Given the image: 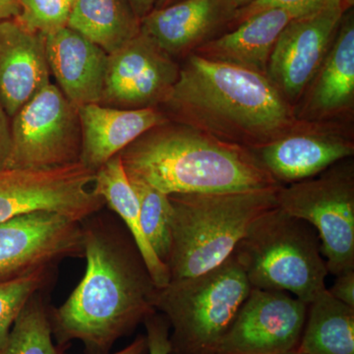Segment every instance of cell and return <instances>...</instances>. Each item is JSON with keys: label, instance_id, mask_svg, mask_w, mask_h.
<instances>
[{"label": "cell", "instance_id": "6da1fadb", "mask_svg": "<svg viewBox=\"0 0 354 354\" xmlns=\"http://www.w3.org/2000/svg\"><path fill=\"white\" fill-rule=\"evenodd\" d=\"M95 215L82 221L85 274L64 304L50 308V321L59 348L79 341L88 354H108L157 311L158 288L131 235Z\"/></svg>", "mask_w": 354, "mask_h": 354}, {"label": "cell", "instance_id": "7a4b0ae2", "mask_svg": "<svg viewBox=\"0 0 354 354\" xmlns=\"http://www.w3.org/2000/svg\"><path fill=\"white\" fill-rule=\"evenodd\" d=\"M169 120L183 123L247 149L274 141L297 120L267 76L192 53L160 106Z\"/></svg>", "mask_w": 354, "mask_h": 354}, {"label": "cell", "instance_id": "3957f363", "mask_svg": "<svg viewBox=\"0 0 354 354\" xmlns=\"http://www.w3.org/2000/svg\"><path fill=\"white\" fill-rule=\"evenodd\" d=\"M118 155L128 177L167 195L279 188L252 150L167 120Z\"/></svg>", "mask_w": 354, "mask_h": 354}, {"label": "cell", "instance_id": "277c9868", "mask_svg": "<svg viewBox=\"0 0 354 354\" xmlns=\"http://www.w3.org/2000/svg\"><path fill=\"white\" fill-rule=\"evenodd\" d=\"M279 188L169 195L174 211L167 264L171 281L200 276L232 257L254 221L278 206Z\"/></svg>", "mask_w": 354, "mask_h": 354}, {"label": "cell", "instance_id": "5b68a950", "mask_svg": "<svg viewBox=\"0 0 354 354\" xmlns=\"http://www.w3.org/2000/svg\"><path fill=\"white\" fill-rule=\"evenodd\" d=\"M232 256L252 288L286 291L307 304L327 290L315 228L279 206L254 221Z\"/></svg>", "mask_w": 354, "mask_h": 354}, {"label": "cell", "instance_id": "8992f818", "mask_svg": "<svg viewBox=\"0 0 354 354\" xmlns=\"http://www.w3.org/2000/svg\"><path fill=\"white\" fill-rule=\"evenodd\" d=\"M251 290L232 255L212 271L158 288L155 309L171 326V354H213Z\"/></svg>", "mask_w": 354, "mask_h": 354}, {"label": "cell", "instance_id": "52a82bcc", "mask_svg": "<svg viewBox=\"0 0 354 354\" xmlns=\"http://www.w3.org/2000/svg\"><path fill=\"white\" fill-rule=\"evenodd\" d=\"M276 197L279 208L315 228L330 274L354 270L353 158L312 178L281 186Z\"/></svg>", "mask_w": 354, "mask_h": 354}, {"label": "cell", "instance_id": "ba28073f", "mask_svg": "<svg viewBox=\"0 0 354 354\" xmlns=\"http://www.w3.org/2000/svg\"><path fill=\"white\" fill-rule=\"evenodd\" d=\"M12 148L7 169H41L80 162L78 108L48 84L11 118Z\"/></svg>", "mask_w": 354, "mask_h": 354}, {"label": "cell", "instance_id": "9c48e42d", "mask_svg": "<svg viewBox=\"0 0 354 354\" xmlns=\"http://www.w3.org/2000/svg\"><path fill=\"white\" fill-rule=\"evenodd\" d=\"M95 172L82 162L41 169L0 171V223L36 211L83 221L104 208L93 191Z\"/></svg>", "mask_w": 354, "mask_h": 354}, {"label": "cell", "instance_id": "30bf717a", "mask_svg": "<svg viewBox=\"0 0 354 354\" xmlns=\"http://www.w3.org/2000/svg\"><path fill=\"white\" fill-rule=\"evenodd\" d=\"M67 258H84L82 221L50 211H36L0 223V283Z\"/></svg>", "mask_w": 354, "mask_h": 354}, {"label": "cell", "instance_id": "8fae6325", "mask_svg": "<svg viewBox=\"0 0 354 354\" xmlns=\"http://www.w3.org/2000/svg\"><path fill=\"white\" fill-rule=\"evenodd\" d=\"M308 304L286 291L252 288L213 354H281L297 349Z\"/></svg>", "mask_w": 354, "mask_h": 354}, {"label": "cell", "instance_id": "7c38bea8", "mask_svg": "<svg viewBox=\"0 0 354 354\" xmlns=\"http://www.w3.org/2000/svg\"><path fill=\"white\" fill-rule=\"evenodd\" d=\"M180 64L151 37L140 32L109 55L101 104L111 108H158L178 79Z\"/></svg>", "mask_w": 354, "mask_h": 354}, {"label": "cell", "instance_id": "4fadbf2b", "mask_svg": "<svg viewBox=\"0 0 354 354\" xmlns=\"http://www.w3.org/2000/svg\"><path fill=\"white\" fill-rule=\"evenodd\" d=\"M252 152L281 185L299 183L353 157V124L297 120L281 136Z\"/></svg>", "mask_w": 354, "mask_h": 354}, {"label": "cell", "instance_id": "5bb4252c", "mask_svg": "<svg viewBox=\"0 0 354 354\" xmlns=\"http://www.w3.org/2000/svg\"><path fill=\"white\" fill-rule=\"evenodd\" d=\"M351 7L344 1L333 2L300 16L286 26L274 44L267 76L293 108L318 71Z\"/></svg>", "mask_w": 354, "mask_h": 354}, {"label": "cell", "instance_id": "9a60e30c", "mask_svg": "<svg viewBox=\"0 0 354 354\" xmlns=\"http://www.w3.org/2000/svg\"><path fill=\"white\" fill-rule=\"evenodd\" d=\"M298 120L351 122L354 113V16L346 11L327 55L295 106Z\"/></svg>", "mask_w": 354, "mask_h": 354}, {"label": "cell", "instance_id": "2e32d148", "mask_svg": "<svg viewBox=\"0 0 354 354\" xmlns=\"http://www.w3.org/2000/svg\"><path fill=\"white\" fill-rule=\"evenodd\" d=\"M237 8L230 0H183L153 9L141 19V31L174 59L230 31Z\"/></svg>", "mask_w": 354, "mask_h": 354}, {"label": "cell", "instance_id": "e0dca14e", "mask_svg": "<svg viewBox=\"0 0 354 354\" xmlns=\"http://www.w3.org/2000/svg\"><path fill=\"white\" fill-rule=\"evenodd\" d=\"M46 36L19 21L0 22V102L12 118L50 83Z\"/></svg>", "mask_w": 354, "mask_h": 354}, {"label": "cell", "instance_id": "ac0fdd59", "mask_svg": "<svg viewBox=\"0 0 354 354\" xmlns=\"http://www.w3.org/2000/svg\"><path fill=\"white\" fill-rule=\"evenodd\" d=\"M318 9L320 8L268 9L247 18L230 31L203 44L194 53L211 62L232 65L267 76L272 51L286 26L300 16Z\"/></svg>", "mask_w": 354, "mask_h": 354}, {"label": "cell", "instance_id": "d6986e66", "mask_svg": "<svg viewBox=\"0 0 354 354\" xmlns=\"http://www.w3.org/2000/svg\"><path fill=\"white\" fill-rule=\"evenodd\" d=\"M50 73L77 108L101 104L109 55L68 27L46 36Z\"/></svg>", "mask_w": 354, "mask_h": 354}, {"label": "cell", "instance_id": "ffe728a7", "mask_svg": "<svg viewBox=\"0 0 354 354\" xmlns=\"http://www.w3.org/2000/svg\"><path fill=\"white\" fill-rule=\"evenodd\" d=\"M80 162L95 172L140 136L167 122L160 109H123L90 104L78 108Z\"/></svg>", "mask_w": 354, "mask_h": 354}, {"label": "cell", "instance_id": "44dd1931", "mask_svg": "<svg viewBox=\"0 0 354 354\" xmlns=\"http://www.w3.org/2000/svg\"><path fill=\"white\" fill-rule=\"evenodd\" d=\"M92 188L95 194L102 198L109 208L115 212L127 225L156 286L162 288L169 285V267L158 259L147 241L140 220L138 198L120 155L111 158L95 171Z\"/></svg>", "mask_w": 354, "mask_h": 354}, {"label": "cell", "instance_id": "7402d4cb", "mask_svg": "<svg viewBox=\"0 0 354 354\" xmlns=\"http://www.w3.org/2000/svg\"><path fill=\"white\" fill-rule=\"evenodd\" d=\"M67 27L111 55L141 32V19L128 0H74Z\"/></svg>", "mask_w": 354, "mask_h": 354}, {"label": "cell", "instance_id": "603a6c76", "mask_svg": "<svg viewBox=\"0 0 354 354\" xmlns=\"http://www.w3.org/2000/svg\"><path fill=\"white\" fill-rule=\"evenodd\" d=\"M297 349L305 354H354V308L324 290L308 304Z\"/></svg>", "mask_w": 354, "mask_h": 354}, {"label": "cell", "instance_id": "cb8c5ba5", "mask_svg": "<svg viewBox=\"0 0 354 354\" xmlns=\"http://www.w3.org/2000/svg\"><path fill=\"white\" fill-rule=\"evenodd\" d=\"M44 290L29 300L16 319L0 354H64L53 339L50 307L44 301Z\"/></svg>", "mask_w": 354, "mask_h": 354}, {"label": "cell", "instance_id": "d4e9b609", "mask_svg": "<svg viewBox=\"0 0 354 354\" xmlns=\"http://www.w3.org/2000/svg\"><path fill=\"white\" fill-rule=\"evenodd\" d=\"M129 180L138 198L140 220L147 241L158 259L167 265L171 250L174 214L169 195L137 179Z\"/></svg>", "mask_w": 354, "mask_h": 354}, {"label": "cell", "instance_id": "484cf974", "mask_svg": "<svg viewBox=\"0 0 354 354\" xmlns=\"http://www.w3.org/2000/svg\"><path fill=\"white\" fill-rule=\"evenodd\" d=\"M57 267H48L21 278L0 283V349L6 344L16 319L36 293L53 283Z\"/></svg>", "mask_w": 354, "mask_h": 354}, {"label": "cell", "instance_id": "4316f807", "mask_svg": "<svg viewBox=\"0 0 354 354\" xmlns=\"http://www.w3.org/2000/svg\"><path fill=\"white\" fill-rule=\"evenodd\" d=\"M16 20L31 31L46 35L67 27L72 4L68 0H19Z\"/></svg>", "mask_w": 354, "mask_h": 354}, {"label": "cell", "instance_id": "83f0119b", "mask_svg": "<svg viewBox=\"0 0 354 354\" xmlns=\"http://www.w3.org/2000/svg\"><path fill=\"white\" fill-rule=\"evenodd\" d=\"M344 1L353 7V0H255L252 3L249 4L243 8L239 9L235 14L234 21L232 28L243 22L247 18L255 15V14L268 10V9L277 8H297V7H309V8H321L328 6L333 2Z\"/></svg>", "mask_w": 354, "mask_h": 354}, {"label": "cell", "instance_id": "f1b7e54d", "mask_svg": "<svg viewBox=\"0 0 354 354\" xmlns=\"http://www.w3.org/2000/svg\"><path fill=\"white\" fill-rule=\"evenodd\" d=\"M149 354H171V326L167 318L156 311L144 320Z\"/></svg>", "mask_w": 354, "mask_h": 354}, {"label": "cell", "instance_id": "f546056e", "mask_svg": "<svg viewBox=\"0 0 354 354\" xmlns=\"http://www.w3.org/2000/svg\"><path fill=\"white\" fill-rule=\"evenodd\" d=\"M327 290L335 299L354 308V270L335 276V283Z\"/></svg>", "mask_w": 354, "mask_h": 354}, {"label": "cell", "instance_id": "4dcf8cb0", "mask_svg": "<svg viewBox=\"0 0 354 354\" xmlns=\"http://www.w3.org/2000/svg\"><path fill=\"white\" fill-rule=\"evenodd\" d=\"M12 148V133L11 118L0 102V171L7 169Z\"/></svg>", "mask_w": 354, "mask_h": 354}, {"label": "cell", "instance_id": "1f68e13d", "mask_svg": "<svg viewBox=\"0 0 354 354\" xmlns=\"http://www.w3.org/2000/svg\"><path fill=\"white\" fill-rule=\"evenodd\" d=\"M19 0H0V22L19 17Z\"/></svg>", "mask_w": 354, "mask_h": 354}, {"label": "cell", "instance_id": "d6a6232c", "mask_svg": "<svg viewBox=\"0 0 354 354\" xmlns=\"http://www.w3.org/2000/svg\"><path fill=\"white\" fill-rule=\"evenodd\" d=\"M64 354L66 353H64ZM111 354H149L148 342H147L146 335H139L127 348L121 349L118 353Z\"/></svg>", "mask_w": 354, "mask_h": 354}, {"label": "cell", "instance_id": "836d02e7", "mask_svg": "<svg viewBox=\"0 0 354 354\" xmlns=\"http://www.w3.org/2000/svg\"><path fill=\"white\" fill-rule=\"evenodd\" d=\"M135 14L142 19L155 9L157 0H128Z\"/></svg>", "mask_w": 354, "mask_h": 354}, {"label": "cell", "instance_id": "e575fe53", "mask_svg": "<svg viewBox=\"0 0 354 354\" xmlns=\"http://www.w3.org/2000/svg\"><path fill=\"white\" fill-rule=\"evenodd\" d=\"M180 1H183V0H157L155 9L164 8V7L172 6V4H176L177 2Z\"/></svg>", "mask_w": 354, "mask_h": 354}, {"label": "cell", "instance_id": "d590c367", "mask_svg": "<svg viewBox=\"0 0 354 354\" xmlns=\"http://www.w3.org/2000/svg\"><path fill=\"white\" fill-rule=\"evenodd\" d=\"M230 1L232 2V4H234V6L236 7L237 10H239V9L243 8V7L252 3L255 0H230Z\"/></svg>", "mask_w": 354, "mask_h": 354}, {"label": "cell", "instance_id": "8d00e7d4", "mask_svg": "<svg viewBox=\"0 0 354 354\" xmlns=\"http://www.w3.org/2000/svg\"><path fill=\"white\" fill-rule=\"evenodd\" d=\"M281 354H305L300 353V351H298L297 349H293V351H288V353H281Z\"/></svg>", "mask_w": 354, "mask_h": 354}, {"label": "cell", "instance_id": "74e56055", "mask_svg": "<svg viewBox=\"0 0 354 354\" xmlns=\"http://www.w3.org/2000/svg\"><path fill=\"white\" fill-rule=\"evenodd\" d=\"M68 1L70 2V3H71V4H72V3H73L74 0H68Z\"/></svg>", "mask_w": 354, "mask_h": 354}]
</instances>
